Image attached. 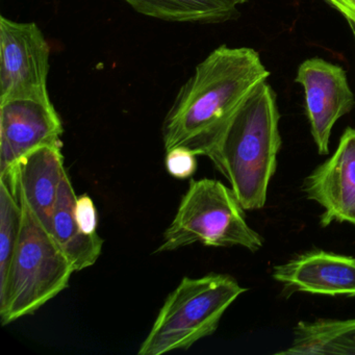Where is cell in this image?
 Returning a JSON list of instances; mask_svg holds the SVG:
<instances>
[{"mask_svg": "<svg viewBox=\"0 0 355 355\" xmlns=\"http://www.w3.org/2000/svg\"><path fill=\"white\" fill-rule=\"evenodd\" d=\"M269 76L254 49L221 45L211 51L166 115L165 150L182 147L207 157L247 97Z\"/></svg>", "mask_w": 355, "mask_h": 355, "instance_id": "1", "label": "cell"}, {"mask_svg": "<svg viewBox=\"0 0 355 355\" xmlns=\"http://www.w3.org/2000/svg\"><path fill=\"white\" fill-rule=\"evenodd\" d=\"M276 94L267 83L241 105L207 157L245 211L263 209L282 147Z\"/></svg>", "mask_w": 355, "mask_h": 355, "instance_id": "2", "label": "cell"}, {"mask_svg": "<svg viewBox=\"0 0 355 355\" xmlns=\"http://www.w3.org/2000/svg\"><path fill=\"white\" fill-rule=\"evenodd\" d=\"M21 205V227L7 277L0 282V321L34 315L69 286L76 272L53 234Z\"/></svg>", "mask_w": 355, "mask_h": 355, "instance_id": "3", "label": "cell"}, {"mask_svg": "<svg viewBox=\"0 0 355 355\" xmlns=\"http://www.w3.org/2000/svg\"><path fill=\"white\" fill-rule=\"evenodd\" d=\"M246 291L227 274L186 276L168 295L138 354L163 355L191 348L217 330L228 307Z\"/></svg>", "mask_w": 355, "mask_h": 355, "instance_id": "4", "label": "cell"}, {"mask_svg": "<svg viewBox=\"0 0 355 355\" xmlns=\"http://www.w3.org/2000/svg\"><path fill=\"white\" fill-rule=\"evenodd\" d=\"M245 209L232 188L216 180H192L157 253L200 243L209 247L240 246L257 252L263 239L248 225Z\"/></svg>", "mask_w": 355, "mask_h": 355, "instance_id": "5", "label": "cell"}, {"mask_svg": "<svg viewBox=\"0 0 355 355\" xmlns=\"http://www.w3.org/2000/svg\"><path fill=\"white\" fill-rule=\"evenodd\" d=\"M51 49L35 22L0 17V101L46 97Z\"/></svg>", "mask_w": 355, "mask_h": 355, "instance_id": "6", "label": "cell"}, {"mask_svg": "<svg viewBox=\"0 0 355 355\" xmlns=\"http://www.w3.org/2000/svg\"><path fill=\"white\" fill-rule=\"evenodd\" d=\"M63 124L51 97L0 101V176L31 151L62 144Z\"/></svg>", "mask_w": 355, "mask_h": 355, "instance_id": "7", "label": "cell"}, {"mask_svg": "<svg viewBox=\"0 0 355 355\" xmlns=\"http://www.w3.org/2000/svg\"><path fill=\"white\" fill-rule=\"evenodd\" d=\"M295 82L304 90L307 118L318 153L327 155L332 128L354 105L346 71L340 66L313 58L299 66Z\"/></svg>", "mask_w": 355, "mask_h": 355, "instance_id": "8", "label": "cell"}, {"mask_svg": "<svg viewBox=\"0 0 355 355\" xmlns=\"http://www.w3.org/2000/svg\"><path fill=\"white\" fill-rule=\"evenodd\" d=\"M303 192L323 207V227L334 221L355 226L354 128L345 130L336 153L305 178Z\"/></svg>", "mask_w": 355, "mask_h": 355, "instance_id": "9", "label": "cell"}, {"mask_svg": "<svg viewBox=\"0 0 355 355\" xmlns=\"http://www.w3.org/2000/svg\"><path fill=\"white\" fill-rule=\"evenodd\" d=\"M63 145H45L22 157L9 173L0 176L18 200L51 232L60 186L65 175Z\"/></svg>", "mask_w": 355, "mask_h": 355, "instance_id": "10", "label": "cell"}, {"mask_svg": "<svg viewBox=\"0 0 355 355\" xmlns=\"http://www.w3.org/2000/svg\"><path fill=\"white\" fill-rule=\"evenodd\" d=\"M272 277L290 294L355 296V259L326 251H309L275 266Z\"/></svg>", "mask_w": 355, "mask_h": 355, "instance_id": "11", "label": "cell"}, {"mask_svg": "<svg viewBox=\"0 0 355 355\" xmlns=\"http://www.w3.org/2000/svg\"><path fill=\"white\" fill-rule=\"evenodd\" d=\"M76 195L66 172L60 186L57 205L51 220V232L76 272L92 267L101 255L103 241L97 234H87L76 221Z\"/></svg>", "mask_w": 355, "mask_h": 355, "instance_id": "12", "label": "cell"}, {"mask_svg": "<svg viewBox=\"0 0 355 355\" xmlns=\"http://www.w3.org/2000/svg\"><path fill=\"white\" fill-rule=\"evenodd\" d=\"M147 17L180 24H219L238 17L232 0H124Z\"/></svg>", "mask_w": 355, "mask_h": 355, "instance_id": "13", "label": "cell"}, {"mask_svg": "<svg viewBox=\"0 0 355 355\" xmlns=\"http://www.w3.org/2000/svg\"><path fill=\"white\" fill-rule=\"evenodd\" d=\"M278 354L355 355V319L300 321L292 344Z\"/></svg>", "mask_w": 355, "mask_h": 355, "instance_id": "14", "label": "cell"}, {"mask_svg": "<svg viewBox=\"0 0 355 355\" xmlns=\"http://www.w3.org/2000/svg\"><path fill=\"white\" fill-rule=\"evenodd\" d=\"M21 205L0 180V282L7 277L21 227Z\"/></svg>", "mask_w": 355, "mask_h": 355, "instance_id": "15", "label": "cell"}, {"mask_svg": "<svg viewBox=\"0 0 355 355\" xmlns=\"http://www.w3.org/2000/svg\"><path fill=\"white\" fill-rule=\"evenodd\" d=\"M197 155L182 147L166 151V170L178 180H187L194 175L197 169Z\"/></svg>", "mask_w": 355, "mask_h": 355, "instance_id": "16", "label": "cell"}, {"mask_svg": "<svg viewBox=\"0 0 355 355\" xmlns=\"http://www.w3.org/2000/svg\"><path fill=\"white\" fill-rule=\"evenodd\" d=\"M76 221L87 234H97V211L92 198L88 194L76 197L74 207Z\"/></svg>", "mask_w": 355, "mask_h": 355, "instance_id": "17", "label": "cell"}, {"mask_svg": "<svg viewBox=\"0 0 355 355\" xmlns=\"http://www.w3.org/2000/svg\"><path fill=\"white\" fill-rule=\"evenodd\" d=\"M338 10L348 22L355 24V0H324Z\"/></svg>", "mask_w": 355, "mask_h": 355, "instance_id": "18", "label": "cell"}, {"mask_svg": "<svg viewBox=\"0 0 355 355\" xmlns=\"http://www.w3.org/2000/svg\"><path fill=\"white\" fill-rule=\"evenodd\" d=\"M349 26H350L351 30H352L353 36H354V39H355V24H354V22H349Z\"/></svg>", "mask_w": 355, "mask_h": 355, "instance_id": "19", "label": "cell"}, {"mask_svg": "<svg viewBox=\"0 0 355 355\" xmlns=\"http://www.w3.org/2000/svg\"><path fill=\"white\" fill-rule=\"evenodd\" d=\"M232 1H234V3H236V5H243V3H247V1H248V0H232Z\"/></svg>", "mask_w": 355, "mask_h": 355, "instance_id": "20", "label": "cell"}]
</instances>
